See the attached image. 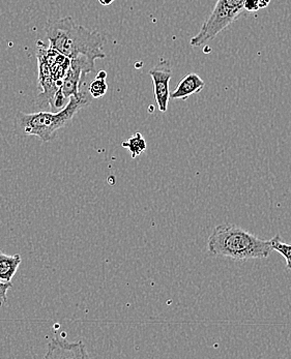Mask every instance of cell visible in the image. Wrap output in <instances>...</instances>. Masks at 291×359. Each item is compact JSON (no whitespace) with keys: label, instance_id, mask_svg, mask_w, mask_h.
I'll use <instances>...</instances> for the list:
<instances>
[{"label":"cell","instance_id":"1","mask_svg":"<svg viewBox=\"0 0 291 359\" xmlns=\"http://www.w3.org/2000/svg\"><path fill=\"white\" fill-rule=\"evenodd\" d=\"M45 32L50 46L69 60L86 56L95 64V60L106 58L105 38L97 30L78 25L72 17L48 22Z\"/></svg>","mask_w":291,"mask_h":359},{"label":"cell","instance_id":"2","mask_svg":"<svg viewBox=\"0 0 291 359\" xmlns=\"http://www.w3.org/2000/svg\"><path fill=\"white\" fill-rule=\"evenodd\" d=\"M208 249L214 256L236 261L268 258L273 252L271 241L258 238L234 224L217 226L208 237Z\"/></svg>","mask_w":291,"mask_h":359},{"label":"cell","instance_id":"3","mask_svg":"<svg viewBox=\"0 0 291 359\" xmlns=\"http://www.w3.org/2000/svg\"><path fill=\"white\" fill-rule=\"evenodd\" d=\"M93 100L90 93L80 90L77 95L69 97L67 106L57 112L39 111L30 114L19 112L17 119L25 134L39 137L43 142H50L55 138L56 132L67 127L78 111L90 105Z\"/></svg>","mask_w":291,"mask_h":359},{"label":"cell","instance_id":"4","mask_svg":"<svg viewBox=\"0 0 291 359\" xmlns=\"http://www.w3.org/2000/svg\"><path fill=\"white\" fill-rule=\"evenodd\" d=\"M245 2L246 0H218L198 34L190 41V45L201 47L216 39L241 16Z\"/></svg>","mask_w":291,"mask_h":359},{"label":"cell","instance_id":"5","mask_svg":"<svg viewBox=\"0 0 291 359\" xmlns=\"http://www.w3.org/2000/svg\"><path fill=\"white\" fill-rule=\"evenodd\" d=\"M149 74L153 79L154 93H155L156 103H157L158 110L165 113L168 110L169 99H170L169 82L172 77L170 62L162 60L156 67H154Z\"/></svg>","mask_w":291,"mask_h":359},{"label":"cell","instance_id":"6","mask_svg":"<svg viewBox=\"0 0 291 359\" xmlns=\"http://www.w3.org/2000/svg\"><path fill=\"white\" fill-rule=\"evenodd\" d=\"M69 60V67L60 88L62 95L67 100L79 93L82 78L95 71V64L86 56H78Z\"/></svg>","mask_w":291,"mask_h":359},{"label":"cell","instance_id":"7","mask_svg":"<svg viewBox=\"0 0 291 359\" xmlns=\"http://www.w3.org/2000/svg\"><path fill=\"white\" fill-rule=\"evenodd\" d=\"M45 358H88L86 345L82 341L69 343L66 339L60 338L54 334L53 338L48 344Z\"/></svg>","mask_w":291,"mask_h":359},{"label":"cell","instance_id":"8","mask_svg":"<svg viewBox=\"0 0 291 359\" xmlns=\"http://www.w3.org/2000/svg\"><path fill=\"white\" fill-rule=\"evenodd\" d=\"M204 87L205 83L197 74H188L180 80L175 90L170 93V99L186 101L191 95L201 93Z\"/></svg>","mask_w":291,"mask_h":359},{"label":"cell","instance_id":"9","mask_svg":"<svg viewBox=\"0 0 291 359\" xmlns=\"http://www.w3.org/2000/svg\"><path fill=\"white\" fill-rule=\"evenodd\" d=\"M21 262H22V258L20 255L8 256L0 251V282L12 283Z\"/></svg>","mask_w":291,"mask_h":359},{"label":"cell","instance_id":"10","mask_svg":"<svg viewBox=\"0 0 291 359\" xmlns=\"http://www.w3.org/2000/svg\"><path fill=\"white\" fill-rule=\"evenodd\" d=\"M106 78H107V73L105 71H100L97 73V78L90 84L88 93H90L93 99H100L107 93L108 85L106 82Z\"/></svg>","mask_w":291,"mask_h":359},{"label":"cell","instance_id":"11","mask_svg":"<svg viewBox=\"0 0 291 359\" xmlns=\"http://www.w3.org/2000/svg\"><path fill=\"white\" fill-rule=\"evenodd\" d=\"M121 147L127 148L131 154L132 158H136L137 156L142 154L144 150L147 149V141L143 138L142 135L140 133H136L133 137L126 141V142L121 143Z\"/></svg>","mask_w":291,"mask_h":359},{"label":"cell","instance_id":"12","mask_svg":"<svg viewBox=\"0 0 291 359\" xmlns=\"http://www.w3.org/2000/svg\"><path fill=\"white\" fill-rule=\"evenodd\" d=\"M271 249L278 252L286 261V269L291 271V245L284 243L279 235H276L271 241Z\"/></svg>","mask_w":291,"mask_h":359},{"label":"cell","instance_id":"13","mask_svg":"<svg viewBox=\"0 0 291 359\" xmlns=\"http://www.w3.org/2000/svg\"><path fill=\"white\" fill-rule=\"evenodd\" d=\"M12 288V283L0 282V308L8 302V291Z\"/></svg>","mask_w":291,"mask_h":359},{"label":"cell","instance_id":"14","mask_svg":"<svg viewBox=\"0 0 291 359\" xmlns=\"http://www.w3.org/2000/svg\"><path fill=\"white\" fill-rule=\"evenodd\" d=\"M244 10L249 13L256 12V11L260 10L259 2H258V0H246L244 4Z\"/></svg>","mask_w":291,"mask_h":359},{"label":"cell","instance_id":"15","mask_svg":"<svg viewBox=\"0 0 291 359\" xmlns=\"http://www.w3.org/2000/svg\"><path fill=\"white\" fill-rule=\"evenodd\" d=\"M258 2H259V8H264L269 6V2H271V0H258Z\"/></svg>","mask_w":291,"mask_h":359},{"label":"cell","instance_id":"16","mask_svg":"<svg viewBox=\"0 0 291 359\" xmlns=\"http://www.w3.org/2000/svg\"><path fill=\"white\" fill-rule=\"evenodd\" d=\"M113 1H114V0H99L100 4L105 6H110Z\"/></svg>","mask_w":291,"mask_h":359}]
</instances>
